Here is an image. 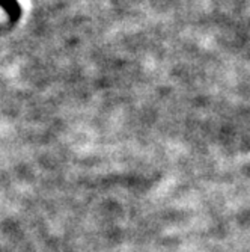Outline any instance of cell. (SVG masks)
<instances>
[{
	"instance_id": "cell-1",
	"label": "cell",
	"mask_w": 250,
	"mask_h": 252,
	"mask_svg": "<svg viewBox=\"0 0 250 252\" xmlns=\"http://www.w3.org/2000/svg\"><path fill=\"white\" fill-rule=\"evenodd\" d=\"M0 5L5 8V11L8 12V15L11 18H18L20 15V6L17 3V0H0Z\"/></svg>"
}]
</instances>
